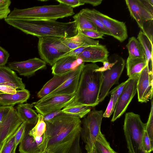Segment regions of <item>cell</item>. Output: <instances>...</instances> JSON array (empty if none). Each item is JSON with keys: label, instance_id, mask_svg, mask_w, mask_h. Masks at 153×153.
I'll return each mask as SVG.
<instances>
[{"label": "cell", "instance_id": "obj_37", "mask_svg": "<svg viewBox=\"0 0 153 153\" xmlns=\"http://www.w3.org/2000/svg\"><path fill=\"white\" fill-rule=\"evenodd\" d=\"M27 124L23 122L18 130L15 136V148L16 149L18 144L21 142L24 134Z\"/></svg>", "mask_w": 153, "mask_h": 153}, {"label": "cell", "instance_id": "obj_33", "mask_svg": "<svg viewBox=\"0 0 153 153\" xmlns=\"http://www.w3.org/2000/svg\"><path fill=\"white\" fill-rule=\"evenodd\" d=\"M17 130L4 143L1 153H12L16 152V149L15 148V139Z\"/></svg>", "mask_w": 153, "mask_h": 153}, {"label": "cell", "instance_id": "obj_20", "mask_svg": "<svg viewBox=\"0 0 153 153\" xmlns=\"http://www.w3.org/2000/svg\"><path fill=\"white\" fill-rule=\"evenodd\" d=\"M62 43L71 50L78 48L99 45V42L91 39L83 34L78 28V33L75 36L70 38H62Z\"/></svg>", "mask_w": 153, "mask_h": 153}, {"label": "cell", "instance_id": "obj_8", "mask_svg": "<svg viewBox=\"0 0 153 153\" xmlns=\"http://www.w3.org/2000/svg\"><path fill=\"white\" fill-rule=\"evenodd\" d=\"M125 65V60L120 57L114 62L109 69L102 72V83L98 97L99 103L102 102L108 95L111 87L118 83Z\"/></svg>", "mask_w": 153, "mask_h": 153}, {"label": "cell", "instance_id": "obj_17", "mask_svg": "<svg viewBox=\"0 0 153 153\" xmlns=\"http://www.w3.org/2000/svg\"><path fill=\"white\" fill-rule=\"evenodd\" d=\"M125 1L131 16L141 30L146 22L153 20V15L145 8L140 0H126Z\"/></svg>", "mask_w": 153, "mask_h": 153}, {"label": "cell", "instance_id": "obj_47", "mask_svg": "<svg viewBox=\"0 0 153 153\" xmlns=\"http://www.w3.org/2000/svg\"><path fill=\"white\" fill-rule=\"evenodd\" d=\"M86 48L87 47H82L72 50L63 55L61 58L65 56L71 55L77 57V56Z\"/></svg>", "mask_w": 153, "mask_h": 153}, {"label": "cell", "instance_id": "obj_25", "mask_svg": "<svg viewBox=\"0 0 153 153\" xmlns=\"http://www.w3.org/2000/svg\"><path fill=\"white\" fill-rule=\"evenodd\" d=\"M137 39L140 43L149 71L153 72V44L142 30L137 35Z\"/></svg>", "mask_w": 153, "mask_h": 153}, {"label": "cell", "instance_id": "obj_6", "mask_svg": "<svg viewBox=\"0 0 153 153\" xmlns=\"http://www.w3.org/2000/svg\"><path fill=\"white\" fill-rule=\"evenodd\" d=\"M38 49L42 59L51 66L64 54L71 51L63 44L62 38L54 37L38 38Z\"/></svg>", "mask_w": 153, "mask_h": 153}, {"label": "cell", "instance_id": "obj_30", "mask_svg": "<svg viewBox=\"0 0 153 153\" xmlns=\"http://www.w3.org/2000/svg\"><path fill=\"white\" fill-rule=\"evenodd\" d=\"M73 18L74 20L76 22L78 28L80 30L97 31L95 26L80 12L74 16Z\"/></svg>", "mask_w": 153, "mask_h": 153}, {"label": "cell", "instance_id": "obj_10", "mask_svg": "<svg viewBox=\"0 0 153 153\" xmlns=\"http://www.w3.org/2000/svg\"><path fill=\"white\" fill-rule=\"evenodd\" d=\"M139 76L129 78L118 100L111 122H114L119 118L127 109L137 92V83Z\"/></svg>", "mask_w": 153, "mask_h": 153}, {"label": "cell", "instance_id": "obj_21", "mask_svg": "<svg viewBox=\"0 0 153 153\" xmlns=\"http://www.w3.org/2000/svg\"><path fill=\"white\" fill-rule=\"evenodd\" d=\"M29 91L25 88L17 90L15 94L0 93V106H13L17 104H23L29 99Z\"/></svg>", "mask_w": 153, "mask_h": 153}, {"label": "cell", "instance_id": "obj_36", "mask_svg": "<svg viewBox=\"0 0 153 153\" xmlns=\"http://www.w3.org/2000/svg\"><path fill=\"white\" fill-rule=\"evenodd\" d=\"M10 0H0V20L6 19L10 12Z\"/></svg>", "mask_w": 153, "mask_h": 153}, {"label": "cell", "instance_id": "obj_46", "mask_svg": "<svg viewBox=\"0 0 153 153\" xmlns=\"http://www.w3.org/2000/svg\"><path fill=\"white\" fill-rule=\"evenodd\" d=\"M12 106H0V124L8 114Z\"/></svg>", "mask_w": 153, "mask_h": 153}, {"label": "cell", "instance_id": "obj_39", "mask_svg": "<svg viewBox=\"0 0 153 153\" xmlns=\"http://www.w3.org/2000/svg\"><path fill=\"white\" fill-rule=\"evenodd\" d=\"M153 20L146 22L142 30L143 33L148 37L151 42L153 41Z\"/></svg>", "mask_w": 153, "mask_h": 153}, {"label": "cell", "instance_id": "obj_7", "mask_svg": "<svg viewBox=\"0 0 153 153\" xmlns=\"http://www.w3.org/2000/svg\"><path fill=\"white\" fill-rule=\"evenodd\" d=\"M103 113L102 110L94 109L91 111L82 120L80 135L85 144V149L87 152L94 146L95 141L101 132Z\"/></svg>", "mask_w": 153, "mask_h": 153}, {"label": "cell", "instance_id": "obj_14", "mask_svg": "<svg viewBox=\"0 0 153 153\" xmlns=\"http://www.w3.org/2000/svg\"><path fill=\"white\" fill-rule=\"evenodd\" d=\"M7 66L17 71L20 75L30 77L37 71L46 69V63L41 59L35 57L24 61L10 62Z\"/></svg>", "mask_w": 153, "mask_h": 153}, {"label": "cell", "instance_id": "obj_28", "mask_svg": "<svg viewBox=\"0 0 153 153\" xmlns=\"http://www.w3.org/2000/svg\"><path fill=\"white\" fill-rule=\"evenodd\" d=\"M79 12L95 26L97 31L104 35L111 36L110 32L104 26L101 21L95 16L92 9L87 8H83Z\"/></svg>", "mask_w": 153, "mask_h": 153}, {"label": "cell", "instance_id": "obj_48", "mask_svg": "<svg viewBox=\"0 0 153 153\" xmlns=\"http://www.w3.org/2000/svg\"><path fill=\"white\" fill-rule=\"evenodd\" d=\"M140 1L145 8L153 15V5L149 2L148 0H140Z\"/></svg>", "mask_w": 153, "mask_h": 153}, {"label": "cell", "instance_id": "obj_51", "mask_svg": "<svg viewBox=\"0 0 153 153\" xmlns=\"http://www.w3.org/2000/svg\"><path fill=\"white\" fill-rule=\"evenodd\" d=\"M39 153H53L52 152H51V151H50L49 149H46L45 150V151L40 152Z\"/></svg>", "mask_w": 153, "mask_h": 153}, {"label": "cell", "instance_id": "obj_52", "mask_svg": "<svg viewBox=\"0 0 153 153\" xmlns=\"http://www.w3.org/2000/svg\"><path fill=\"white\" fill-rule=\"evenodd\" d=\"M149 2L152 5H153V0H148Z\"/></svg>", "mask_w": 153, "mask_h": 153}, {"label": "cell", "instance_id": "obj_29", "mask_svg": "<svg viewBox=\"0 0 153 153\" xmlns=\"http://www.w3.org/2000/svg\"><path fill=\"white\" fill-rule=\"evenodd\" d=\"M63 113L75 116L80 118H83L91 111V107L85 106H66L61 110Z\"/></svg>", "mask_w": 153, "mask_h": 153}, {"label": "cell", "instance_id": "obj_31", "mask_svg": "<svg viewBox=\"0 0 153 153\" xmlns=\"http://www.w3.org/2000/svg\"><path fill=\"white\" fill-rule=\"evenodd\" d=\"M94 146L100 153H116L101 132L95 141Z\"/></svg>", "mask_w": 153, "mask_h": 153}, {"label": "cell", "instance_id": "obj_13", "mask_svg": "<svg viewBox=\"0 0 153 153\" xmlns=\"http://www.w3.org/2000/svg\"><path fill=\"white\" fill-rule=\"evenodd\" d=\"M153 72L147 65L139 76L137 83L138 99L141 103L147 102L153 97Z\"/></svg>", "mask_w": 153, "mask_h": 153}, {"label": "cell", "instance_id": "obj_11", "mask_svg": "<svg viewBox=\"0 0 153 153\" xmlns=\"http://www.w3.org/2000/svg\"><path fill=\"white\" fill-rule=\"evenodd\" d=\"M92 10L95 16L101 21L112 36L121 42L127 38V30L124 22L112 19L95 9Z\"/></svg>", "mask_w": 153, "mask_h": 153}, {"label": "cell", "instance_id": "obj_43", "mask_svg": "<svg viewBox=\"0 0 153 153\" xmlns=\"http://www.w3.org/2000/svg\"><path fill=\"white\" fill-rule=\"evenodd\" d=\"M113 96L111 95L110 100L105 112L103 113V117L109 118L114 112L113 109Z\"/></svg>", "mask_w": 153, "mask_h": 153}, {"label": "cell", "instance_id": "obj_35", "mask_svg": "<svg viewBox=\"0 0 153 153\" xmlns=\"http://www.w3.org/2000/svg\"><path fill=\"white\" fill-rule=\"evenodd\" d=\"M129 78L125 81L121 83L114 88L109 92L111 95H112L113 96V109L114 111L118 100Z\"/></svg>", "mask_w": 153, "mask_h": 153}, {"label": "cell", "instance_id": "obj_15", "mask_svg": "<svg viewBox=\"0 0 153 153\" xmlns=\"http://www.w3.org/2000/svg\"><path fill=\"white\" fill-rule=\"evenodd\" d=\"M82 62L76 67L74 74L61 85L45 97L41 98L44 100L56 95H68L75 94L77 89L80 74L84 65Z\"/></svg>", "mask_w": 153, "mask_h": 153}, {"label": "cell", "instance_id": "obj_41", "mask_svg": "<svg viewBox=\"0 0 153 153\" xmlns=\"http://www.w3.org/2000/svg\"><path fill=\"white\" fill-rule=\"evenodd\" d=\"M80 30L83 34L91 39H103L104 34L97 31L85 30Z\"/></svg>", "mask_w": 153, "mask_h": 153}, {"label": "cell", "instance_id": "obj_23", "mask_svg": "<svg viewBox=\"0 0 153 153\" xmlns=\"http://www.w3.org/2000/svg\"><path fill=\"white\" fill-rule=\"evenodd\" d=\"M77 59V56L73 55L60 58L52 66V74L53 75H61L75 68H73V65Z\"/></svg>", "mask_w": 153, "mask_h": 153}, {"label": "cell", "instance_id": "obj_2", "mask_svg": "<svg viewBox=\"0 0 153 153\" xmlns=\"http://www.w3.org/2000/svg\"><path fill=\"white\" fill-rule=\"evenodd\" d=\"M4 21L8 25L26 34L38 38H70L78 33V25L74 20L63 22L54 20L6 18Z\"/></svg>", "mask_w": 153, "mask_h": 153}, {"label": "cell", "instance_id": "obj_27", "mask_svg": "<svg viewBox=\"0 0 153 153\" xmlns=\"http://www.w3.org/2000/svg\"><path fill=\"white\" fill-rule=\"evenodd\" d=\"M126 46L128 50L129 57L137 58L145 56L142 46L135 37L132 36L130 38Z\"/></svg>", "mask_w": 153, "mask_h": 153}, {"label": "cell", "instance_id": "obj_26", "mask_svg": "<svg viewBox=\"0 0 153 153\" xmlns=\"http://www.w3.org/2000/svg\"><path fill=\"white\" fill-rule=\"evenodd\" d=\"M30 130L27 125L24 134L19 143V151L20 153H39L41 152L34 138L29 134Z\"/></svg>", "mask_w": 153, "mask_h": 153}, {"label": "cell", "instance_id": "obj_18", "mask_svg": "<svg viewBox=\"0 0 153 153\" xmlns=\"http://www.w3.org/2000/svg\"><path fill=\"white\" fill-rule=\"evenodd\" d=\"M76 67L63 74L54 75L38 92L37 97L42 98L58 88L74 74L76 70Z\"/></svg>", "mask_w": 153, "mask_h": 153}, {"label": "cell", "instance_id": "obj_49", "mask_svg": "<svg viewBox=\"0 0 153 153\" xmlns=\"http://www.w3.org/2000/svg\"><path fill=\"white\" fill-rule=\"evenodd\" d=\"M82 1L85 4H89L94 6H96L100 4L102 0H82Z\"/></svg>", "mask_w": 153, "mask_h": 153}, {"label": "cell", "instance_id": "obj_53", "mask_svg": "<svg viewBox=\"0 0 153 153\" xmlns=\"http://www.w3.org/2000/svg\"><path fill=\"white\" fill-rule=\"evenodd\" d=\"M2 148H3V146H2V148H1V151H0V153H1V151H2Z\"/></svg>", "mask_w": 153, "mask_h": 153}, {"label": "cell", "instance_id": "obj_3", "mask_svg": "<svg viewBox=\"0 0 153 153\" xmlns=\"http://www.w3.org/2000/svg\"><path fill=\"white\" fill-rule=\"evenodd\" d=\"M99 67L95 63L84 65L82 70L75 97L67 105L94 107L99 104L102 72L95 70Z\"/></svg>", "mask_w": 153, "mask_h": 153}, {"label": "cell", "instance_id": "obj_5", "mask_svg": "<svg viewBox=\"0 0 153 153\" xmlns=\"http://www.w3.org/2000/svg\"><path fill=\"white\" fill-rule=\"evenodd\" d=\"M145 126L139 115L132 112L126 114L123 130L129 153H146L143 145Z\"/></svg>", "mask_w": 153, "mask_h": 153}, {"label": "cell", "instance_id": "obj_12", "mask_svg": "<svg viewBox=\"0 0 153 153\" xmlns=\"http://www.w3.org/2000/svg\"><path fill=\"white\" fill-rule=\"evenodd\" d=\"M22 122L17 111L12 107L0 124V148L4 143L18 130Z\"/></svg>", "mask_w": 153, "mask_h": 153}, {"label": "cell", "instance_id": "obj_54", "mask_svg": "<svg viewBox=\"0 0 153 153\" xmlns=\"http://www.w3.org/2000/svg\"><path fill=\"white\" fill-rule=\"evenodd\" d=\"M1 149H0V151H1Z\"/></svg>", "mask_w": 153, "mask_h": 153}, {"label": "cell", "instance_id": "obj_24", "mask_svg": "<svg viewBox=\"0 0 153 153\" xmlns=\"http://www.w3.org/2000/svg\"><path fill=\"white\" fill-rule=\"evenodd\" d=\"M147 65L145 56L132 58L128 56L126 62L127 74L129 78L139 76Z\"/></svg>", "mask_w": 153, "mask_h": 153}, {"label": "cell", "instance_id": "obj_40", "mask_svg": "<svg viewBox=\"0 0 153 153\" xmlns=\"http://www.w3.org/2000/svg\"><path fill=\"white\" fill-rule=\"evenodd\" d=\"M56 1L59 3L64 4L72 8L85 4L82 0H56Z\"/></svg>", "mask_w": 153, "mask_h": 153}, {"label": "cell", "instance_id": "obj_1", "mask_svg": "<svg viewBox=\"0 0 153 153\" xmlns=\"http://www.w3.org/2000/svg\"><path fill=\"white\" fill-rule=\"evenodd\" d=\"M44 121L46 126L44 133L47 142L46 150L53 153H66L80 132V118L62 113Z\"/></svg>", "mask_w": 153, "mask_h": 153}, {"label": "cell", "instance_id": "obj_44", "mask_svg": "<svg viewBox=\"0 0 153 153\" xmlns=\"http://www.w3.org/2000/svg\"><path fill=\"white\" fill-rule=\"evenodd\" d=\"M66 153H82L79 141L78 140H75Z\"/></svg>", "mask_w": 153, "mask_h": 153}, {"label": "cell", "instance_id": "obj_42", "mask_svg": "<svg viewBox=\"0 0 153 153\" xmlns=\"http://www.w3.org/2000/svg\"><path fill=\"white\" fill-rule=\"evenodd\" d=\"M10 54L8 51L0 45V66H5L8 61Z\"/></svg>", "mask_w": 153, "mask_h": 153}, {"label": "cell", "instance_id": "obj_9", "mask_svg": "<svg viewBox=\"0 0 153 153\" xmlns=\"http://www.w3.org/2000/svg\"><path fill=\"white\" fill-rule=\"evenodd\" d=\"M75 94L68 95H56L44 100H39L32 104L37 113L43 116L59 111L71 102Z\"/></svg>", "mask_w": 153, "mask_h": 153}, {"label": "cell", "instance_id": "obj_16", "mask_svg": "<svg viewBox=\"0 0 153 153\" xmlns=\"http://www.w3.org/2000/svg\"><path fill=\"white\" fill-rule=\"evenodd\" d=\"M109 52L105 46L99 44L86 48L77 57L82 62L108 61Z\"/></svg>", "mask_w": 153, "mask_h": 153}, {"label": "cell", "instance_id": "obj_22", "mask_svg": "<svg viewBox=\"0 0 153 153\" xmlns=\"http://www.w3.org/2000/svg\"><path fill=\"white\" fill-rule=\"evenodd\" d=\"M32 104H21L17 107V112L19 118L23 122L28 124L35 125L38 118V115L32 108Z\"/></svg>", "mask_w": 153, "mask_h": 153}, {"label": "cell", "instance_id": "obj_19", "mask_svg": "<svg viewBox=\"0 0 153 153\" xmlns=\"http://www.w3.org/2000/svg\"><path fill=\"white\" fill-rule=\"evenodd\" d=\"M0 85H8L19 89H25V87L22 79L8 66H0Z\"/></svg>", "mask_w": 153, "mask_h": 153}, {"label": "cell", "instance_id": "obj_55", "mask_svg": "<svg viewBox=\"0 0 153 153\" xmlns=\"http://www.w3.org/2000/svg\"></svg>", "mask_w": 153, "mask_h": 153}, {"label": "cell", "instance_id": "obj_45", "mask_svg": "<svg viewBox=\"0 0 153 153\" xmlns=\"http://www.w3.org/2000/svg\"><path fill=\"white\" fill-rule=\"evenodd\" d=\"M16 88L9 85H0V92L7 94H15L17 90Z\"/></svg>", "mask_w": 153, "mask_h": 153}, {"label": "cell", "instance_id": "obj_38", "mask_svg": "<svg viewBox=\"0 0 153 153\" xmlns=\"http://www.w3.org/2000/svg\"><path fill=\"white\" fill-rule=\"evenodd\" d=\"M143 145L146 153H150L153 150V142L150 140L147 132L145 131L143 139Z\"/></svg>", "mask_w": 153, "mask_h": 153}, {"label": "cell", "instance_id": "obj_50", "mask_svg": "<svg viewBox=\"0 0 153 153\" xmlns=\"http://www.w3.org/2000/svg\"><path fill=\"white\" fill-rule=\"evenodd\" d=\"M87 153H100L96 149L94 146L92 149L89 152H87Z\"/></svg>", "mask_w": 153, "mask_h": 153}, {"label": "cell", "instance_id": "obj_4", "mask_svg": "<svg viewBox=\"0 0 153 153\" xmlns=\"http://www.w3.org/2000/svg\"><path fill=\"white\" fill-rule=\"evenodd\" d=\"M75 14L73 8L64 4L35 6L23 9L15 7L7 18L56 20Z\"/></svg>", "mask_w": 153, "mask_h": 153}, {"label": "cell", "instance_id": "obj_34", "mask_svg": "<svg viewBox=\"0 0 153 153\" xmlns=\"http://www.w3.org/2000/svg\"><path fill=\"white\" fill-rule=\"evenodd\" d=\"M150 113L147 122L146 123L145 131L147 132L150 140L153 142V101L151 100Z\"/></svg>", "mask_w": 153, "mask_h": 153}, {"label": "cell", "instance_id": "obj_32", "mask_svg": "<svg viewBox=\"0 0 153 153\" xmlns=\"http://www.w3.org/2000/svg\"><path fill=\"white\" fill-rule=\"evenodd\" d=\"M38 118L36 123L29 131V134L34 138L42 136L46 130V124L43 120L44 116L38 114Z\"/></svg>", "mask_w": 153, "mask_h": 153}]
</instances>
